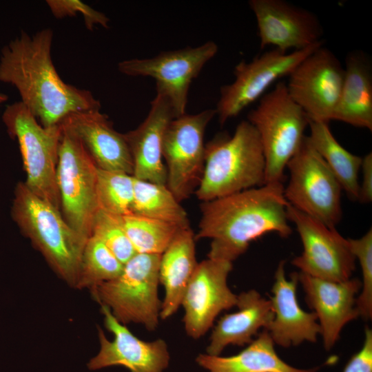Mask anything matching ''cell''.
<instances>
[{"instance_id": "1", "label": "cell", "mask_w": 372, "mask_h": 372, "mask_svg": "<svg viewBox=\"0 0 372 372\" xmlns=\"http://www.w3.org/2000/svg\"><path fill=\"white\" fill-rule=\"evenodd\" d=\"M53 31L45 28L30 36L24 31L3 46L0 81L14 86L23 105L44 127L57 125L69 114L101 109L87 90L68 84L51 57Z\"/></svg>"}, {"instance_id": "2", "label": "cell", "mask_w": 372, "mask_h": 372, "mask_svg": "<svg viewBox=\"0 0 372 372\" xmlns=\"http://www.w3.org/2000/svg\"><path fill=\"white\" fill-rule=\"evenodd\" d=\"M284 189L282 183H266L202 202L195 239H211L207 258L233 262L267 233L289 236Z\"/></svg>"}, {"instance_id": "3", "label": "cell", "mask_w": 372, "mask_h": 372, "mask_svg": "<svg viewBox=\"0 0 372 372\" xmlns=\"http://www.w3.org/2000/svg\"><path fill=\"white\" fill-rule=\"evenodd\" d=\"M265 184V159L259 135L242 121L233 135L219 134L205 145V165L195 194L208 201Z\"/></svg>"}, {"instance_id": "4", "label": "cell", "mask_w": 372, "mask_h": 372, "mask_svg": "<svg viewBox=\"0 0 372 372\" xmlns=\"http://www.w3.org/2000/svg\"><path fill=\"white\" fill-rule=\"evenodd\" d=\"M12 216L54 272L74 287L87 240L67 223L61 210L34 194L24 182L14 189Z\"/></svg>"}, {"instance_id": "5", "label": "cell", "mask_w": 372, "mask_h": 372, "mask_svg": "<svg viewBox=\"0 0 372 372\" xmlns=\"http://www.w3.org/2000/svg\"><path fill=\"white\" fill-rule=\"evenodd\" d=\"M247 121L256 130L265 159V184L283 183L284 170L300 148L309 118L278 82L251 110Z\"/></svg>"}, {"instance_id": "6", "label": "cell", "mask_w": 372, "mask_h": 372, "mask_svg": "<svg viewBox=\"0 0 372 372\" xmlns=\"http://www.w3.org/2000/svg\"><path fill=\"white\" fill-rule=\"evenodd\" d=\"M161 255L137 253L117 278L92 289V297L121 323L140 324L154 331L162 304L158 292Z\"/></svg>"}, {"instance_id": "7", "label": "cell", "mask_w": 372, "mask_h": 372, "mask_svg": "<svg viewBox=\"0 0 372 372\" xmlns=\"http://www.w3.org/2000/svg\"><path fill=\"white\" fill-rule=\"evenodd\" d=\"M2 121L9 136L18 141L27 176L24 183L34 194L61 210L56 184L60 125L43 127L21 101L8 105Z\"/></svg>"}, {"instance_id": "8", "label": "cell", "mask_w": 372, "mask_h": 372, "mask_svg": "<svg viewBox=\"0 0 372 372\" xmlns=\"http://www.w3.org/2000/svg\"><path fill=\"white\" fill-rule=\"evenodd\" d=\"M287 167L290 178L284 189V196L287 203L327 226L335 228L342 216V189L307 136Z\"/></svg>"}, {"instance_id": "9", "label": "cell", "mask_w": 372, "mask_h": 372, "mask_svg": "<svg viewBox=\"0 0 372 372\" xmlns=\"http://www.w3.org/2000/svg\"><path fill=\"white\" fill-rule=\"evenodd\" d=\"M61 130L56 167L61 212L67 223L87 240L99 209L97 167L81 141L70 132Z\"/></svg>"}, {"instance_id": "10", "label": "cell", "mask_w": 372, "mask_h": 372, "mask_svg": "<svg viewBox=\"0 0 372 372\" xmlns=\"http://www.w3.org/2000/svg\"><path fill=\"white\" fill-rule=\"evenodd\" d=\"M216 114L215 109L185 114L173 118L165 130L162 154L166 185L180 203L195 193L200 183L205 165V132Z\"/></svg>"}, {"instance_id": "11", "label": "cell", "mask_w": 372, "mask_h": 372, "mask_svg": "<svg viewBox=\"0 0 372 372\" xmlns=\"http://www.w3.org/2000/svg\"><path fill=\"white\" fill-rule=\"evenodd\" d=\"M218 50L217 44L209 41L198 47L163 52L152 58L124 60L117 67L127 76L155 79L156 93L168 99L176 118L186 114L189 86Z\"/></svg>"}, {"instance_id": "12", "label": "cell", "mask_w": 372, "mask_h": 372, "mask_svg": "<svg viewBox=\"0 0 372 372\" xmlns=\"http://www.w3.org/2000/svg\"><path fill=\"white\" fill-rule=\"evenodd\" d=\"M322 45L324 41L292 52L273 48L249 62H239L234 68V81L220 87L215 109L220 124L223 125L261 98L273 83L289 76L305 57Z\"/></svg>"}, {"instance_id": "13", "label": "cell", "mask_w": 372, "mask_h": 372, "mask_svg": "<svg viewBox=\"0 0 372 372\" xmlns=\"http://www.w3.org/2000/svg\"><path fill=\"white\" fill-rule=\"evenodd\" d=\"M287 214L298 232L303 247L291 264L300 272L319 279L342 282L351 278L355 258L348 238L335 228L299 211L288 203Z\"/></svg>"}, {"instance_id": "14", "label": "cell", "mask_w": 372, "mask_h": 372, "mask_svg": "<svg viewBox=\"0 0 372 372\" xmlns=\"http://www.w3.org/2000/svg\"><path fill=\"white\" fill-rule=\"evenodd\" d=\"M289 94L309 121L328 123L338 102L344 68L324 45L305 57L290 73Z\"/></svg>"}, {"instance_id": "15", "label": "cell", "mask_w": 372, "mask_h": 372, "mask_svg": "<svg viewBox=\"0 0 372 372\" xmlns=\"http://www.w3.org/2000/svg\"><path fill=\"white\" fill-rule=\"evenodd\" d=\"M232 268L233 262L210 258L198 263L181 303L183 321L189 337L203 336L219 313L236 307L238 295L227 284Z\"/></svg>"}, {"instance_id": "16", "label": "cell", "mask_w": 372, "mask_h": 372, "mask_svg": "<svg viewBox=\"0 0 372 372\" xmlns=\"http://www.w3.org/2000/svg\"><path fill=\"white\" fill-rule=\"evenodd\" d=\"M258 27L260 47L287 52L302 50L322 41L323 29L312 12L284 0H250Z\"/></svg>"}, {"instance_id": "17", "label": "cell", "mask_w": 372, "mask_h": 372, "mask_svg": "<svg viewBox=\"0 0 372 372\" xmlns=\"http://www.w3.org/2000/svg\"><path fill=\"white\" fill-rule=\"evenodd\" d=\"M101 307L104 325L114 338L107 339L98 327L100 349L88 362L89 369L121 366L130 372H163L167 368L170 357L165 340L148 342L139 339L126 325L118 322L107 307Z\"/></svg>"}, {"instance_id": "18", "label": "cell", "mask_w": 372, "mask_h": 372, "mask_svg": "<svg viewBox=\"0 0 372 372\" xmlns=\"http://www.w3.org/2000/svg\"><path fill=\"white\" fill-rule=\"evenodd\" d=\"M306 302L317 316L324 348L331 350L338 340L344 327L359 318L356 298L362 288L358 278L334 282L297 272Z\"/></svg>"}, {"instance_id": "19", "label": "cell", "mask_w": 372, "mask_h": 372, "mask_svg": "<svg viewBox=\"0 0 372 372\" xmlns=\"http://www.w3.org/2000/svg\"><path fill=\"white\" fill-rule=\"evenodd\" d=\"M101 109L69 114L59 123L78 138L99 169L133 174V162L124 134L113 127Z\"/></svg>"}, {"instance_id": "20", "label": "cell", "mask_w": 372, "mask_h": 372, "mask_svg": "<svg viewBox=\"0 0 372 372\" xmlns=\"http://www.w3.org/2000/svg\"><path fill=\"white\" fill-rule=\"evenodd\" d=\"M297 272L289 279L285 276V261L281 260L275 272L269 300L273 313L265 330L273 343L284 348L298 346L304 342H316L321 333L314 312H307L300 306L297 298Z\"/></svg>"}, {"instance_id": "21", "label": "cell", "mask_w": 372, "mask_h": 372, "mask_svg": "<svg viewBox=\"0 0 372 372\" xmlns=\"http://www.w3.org/2000/svg\"><path fill=\"white\" fill-rule=\"evenodd\" d=\"M174 118L168 99L156 93L145 119L136 129L124 134L132 158L134 178L166 185L162 143L165 130Z\"/></svg>"}, {"instance_id": "22", "label": "cell", "mask_w": 372, "mask_h": 372, "mask_svg": "<svg viewBox=\"0 0 372 372\" xmlns=\"http://www.w3.org/2000/svg\"><path fill=\"white\" fill-rule=\"evenodd\" d=\"M236 307V311L224 315L214 326L207 354L220 355L229 345L249 344L273 317L270 300L255 289L239 293Z\"/></svg>"}, {"instance_id": "23", "label": "cell", "mask_w": 372, "mask_h": 372, "mask_svg": "<svg viewBox=\"0 0 372 372\" xmlns=\"http://www.w3.org/2000/svg\"><path fill=\"white\" fill-rule=\"evenodd\" d=\"M195 235L189 227L180 229L161 255L159 281L165 289L161 319L173 316L182 300L198 262Z\"/></svg>"}, {"instance_id": "24", "label": "cell", "mask_w": 372, "mask_h": 372, "mask_svg": "<svg viewBox=\"0 0 372 372\" xmlns=\"http://www.w3.org/2000/svg\"><path fill=\"white\" fill-rule=\"evenodd\" d=\"M369 59L360 51L345 59L344 82L331 121L372 130V70Z\"/></svg>"}, {"instance_id": "25", "label": "cell", "mask_w": 372, "mask_h": 372, "mask_svg": "<svg viewBox=\"0 0 372 372\" xmlns=\"http://www.w3.org/2000/svg\"><path fill=\"white\" fill-rule=\"evenodd\" d=\"M269 332L263 329L238 354L221 357L202 353L197 364L208 372H316L291 366L277 354Z\"/></svg>"}, {"instance_id": "26", "label": "cell", "mask_w": 372, "mask_h": 372, "mask_svg": "<svg viewBox=\"0 0 372 372\" xmlns=\"http://www.w3.org/2000/svg\"><path fill=\"white\" fill-rule=\"evenodd\" d=\"M309 141L326 162L342 189L353 201H358L360 183L358 174L362 158L344 149L335 138L329 123L309 121Z\"/></svg>"}, {"instance_id": "27", "label": "cell", "mask_w": 372, "mask_h": 372, "mask_svg": "<svg viewBox=\"0 0 372 372\" xmlns=\"http://www.w3.org/2000/svg\"><path fill=\"white\" fill-rule=\"evenodd\" d=\"M131 214L189 227L187 214L166 185L134 178Z\"/></svg>"}, {"instance_id": "28", "label": "cell", "mask_w": 372, "mask_h": 372, "mask_svg": "<svg viewBox=\"0 0 372 372\" xmlns=\"http://www.w3.org/2000/svg\"><path fill=\"white\" fill-rule=\"evenodd\" d=\"M118 218L138 254H161L178 231L183 228L173 223L134 214Z\"/></svg>"}, {"instance_id": "29", "label": "cell", "mask_w": 372, "mask_h": 372, "mask_svg": "<svg viewBox=\"0 0 372 372\" xmlns=\"http://www.w3.org/2000/svg\"><path fill=\"white\" fill-rule=\"evenodd\" d=\"M124 265L97 238L91 236L85 245L74 288L94 289L117 278Z\"/></svg>"}, {"instance_id": "30", "label": "cell", "mask_w": 372, "mask_h": 372, "mask_svg": "<svg viewBox=\"0 0 372 372\" xmlns=\"http://www.w3.org/2000/svg\"><path fill=\"white\" fill-rule=\"evenodd\" d=\"M134 177L97 167L96 194L99 209L116 216L131 214Z\"/></svg>"}, {"instance_id": "31", "label": "cell", "mask_w": 372, "mask_h": 372, "mask_svg": "<svg viewBox=\"0 0 372 372\" xmlns=\"http://www.w3.org/2000/svg\"><path fill=\"white\" fill-rule=\"evenodd\" d=\"M91 236L101 240L123 265L137 254L118 216L101 209H99L94 218Z\"/></svg>"}, {"instance_id": "32", "label": "cell", "mask_w": 372, "mask_h": 372, "mask_svg": "<svg viewBox=\"0 0 372 372\" xmlns=\"http://www.w3.org/2000/svg\"><path fill=\"white\" fill-rule=\"evenodd\" d=\"M348 240L353 254L360 262L362 276L356 309L359 317L369 320L372 318V229L370 228L360 238H348Z\"/></svg>"}, {"instance_id": "33", "label": "cell", "mask_w": 372, "mask_h": 372, "mask_svg": "<svg viewBox=\"0 0 372 372\" xmlns=\"http://www.w3.org/2000/svg\"><path fill=\"white\" fill-rule=\"evenodd\" d=\"M52 14L56 19L74 17L76 12L82 15L85 28L92 30L96 25L109 28L110 19L103 13L97 11L79 0H48L46 1Z\"/></svg>"}, {"instance_id": "34", "label": "cell", "mask_w": 372, "mask_h": 372, "mask_svg": "<svg viewBox=\"0 0 372 372\" xmlns=\"http://www.w3.org/2000/svg\"><path fill=\"white\" fill-rule=\"evenodd\" d=\"M343 372H372V331L366 327L361 349L346 364Z\"/></svg>"}, {"instance_id": "35", "label": "cell", "mask_w": 372, "mask_h": 372, "mask_svg": "<svg viewBox=\"0 0 372 372\" xmlns=\"http://www.w3.org/2000/svg\"><path fill=\"white\" fill-rule=\"evenodd\" d=\"M362 182L360 183L358 201L369 203L372 201V153H368L362 160Z\"/></svg>"}, {"instance_id": "36", "label": "cell", "mask_w": 372, "mask_h": 372, "mask_svg": "<svg viewBox=\"0 0 372 372\" xmlns=\"http://www.w3.org/2000/svg\"><path fill=\"white\" fill-rule=\"evenodd\" d=\"M8 99V97L6 94L0 93V104L6 102Z\"/></svg>"}]
</instances>
